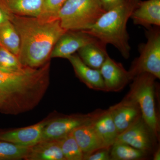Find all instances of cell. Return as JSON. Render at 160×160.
Masks as SVG:
<instances>
[{"instance_id": "obj_1", "label": "cell", "mask_w": 160, "mask_h": 160, "mask_svg": "<svg viewBox=\"0 0 160 160\" xmlns=\"http://www.w3.org/2000/svg\"><path fill=\"white\" fill-rule=\"evenodd\" d=\"M49 64L22 71L0 70V112L18 115L36 107L49 86Z\"/></svg>"}, {"instance_id": "obj_2", "label": "cell", "mask_w": 160, "mask_h": 160, "mask_svg": "<svg viewBox=\"0 0 160 160\" xmlns=\"http://www.w3.org/2000/svg\"><path fill=\"white\" fill-rule=\"evenodd\" d=\"M10 20L21 40L18 58L23 66L29 68H39L46 64L56 43L66 31L58 19L44 21L10 13Z\"/></svg>"}, {"instance_id": "obj_3", "label": "cell", "mask_w": 160, "mask_h": 160, "mask_svg": "<svg viewBox=\"0 0 160 160\" xmlns=\"http://www.w3.org/2000/svg\"><path fill=\"white\" fill-rule=\"evenodd\" d=\"M140 0H124L115 8L103 13L91 28L84 31L105 45L111 44L126 59L130 57L131 47L127 24Z\"/></svg>"}, {"instance_id": "obj_4", "label": "cell", "mask_w": 160, "mask_h": 160, "mask_svg": "<svg viewBox=\"0 0 160 160\" xmlns=\"http://www.w3.org/2000/svg\"><path fill=\"white\" fill-rule=\"evenodd\" d=\"M105 12L99 0H67L58 19L66 31H86Z\"/></svg>"}, {"instance_id": "obj_5", "label": "cell", "mask_w": 160, "mask_h": 160, "mask_svg": "<svg viewBox=\"0 0 160 160\" xmlns=\"http://www.w3.org/2000/svg\"><path fill=\"white\" fill-rule=\"evenodd\" d=\"M154 76L147 72L135 77L128 96L137 102L139 106L142 118L151 129L155 136L159 131V123L155 101Z\"/></svg>"}, {"instance_id": "obj_6", "label": "cell", "mask_w": 160, "mask_h": 160, "mask_svg": "<svg viewBox=\"0 0 160 160\" xmlns=\"http://www.w3.org/2000/svg\"><path fill=\"white\" fill-rule=\"evenodd\" d=\"M147 29V42L140 44L139 56L133 61L129 71L132 79L144 72L160 78V26H152Z\"/></svg>"}, {"instance_id": "obj_7", "label": "cell", "mask_w": 160, "mask_h": 160, "mask_svg": "<svg viewBox=\"0 0 160 160\" xmlns=\"http://www.w3.org/2000/svg\"><path fill=\"white\" fill-rule=\"evenodd\" d=\"M98 41H99L85 31H66L56 43L51 52L50 58L68 59L83 46Z\"/></svg>"}, {"instance_id": "obj_8", "label": "cell", "mask_w": 160, "mask_h": 160, "mask_svg": "<svg viewBox=\"0 0 160 160\" xmlns=\"http://www.w3.org/2000/svg\"><path fill=\"white\" fill-rule=\"evenodd\" d=\"M155 135L141 117L129 128L118 134L115 142L125 143L147 152L151 149Z\"/></svg>"}, {"instance_id": "obj_9", "label": "cell", "mask_w": 160, "mask_h": 160, "mask_svg": "<svg viewBox=\"0 0 160 160\" xmlns=\"http://www.w3.org/2000/svg\"><path fill=\"white\" fill-rule=\"evenodd\" d=\"M92 117V114L73 115L50 120L43 129L41 141L62 138L76 128L88 122Z\"/></svg>"}, {"instance_id": "obj_10", "label": "cell", "mask_w": 160, "mask_h": 160, "mask_svg": "<svg viewBox=\"0 0 160 160\" xmlns=\"http://www.w3.org/2000/svg\"><path fill=\"white\" fill-rule=\"evenodd\" d=\"M50 120H43L37 124L24 128L0 130V140L19 146L30 147L41 141L43 129Z\"/></svg>"}, {"instance_id": "obj_11", "label": "cell", "mask_w": 160, "mask_h": 160, "mask_svg": "<svg viewBox=\"0 0 160 160\" xmlns=\"http://www.w3.org/2000/svg\"><path fill=\"white\" fill-rule=\"evenodd\" d=\"M109 110L118 134L126 130L142 117L138 104L128 96L121 102L110 107Z\"/></svg>"}, {"instance_id": "obj_12", "label": "cell", "mask_w": 160, "mask_h": 160, "mask_svg": "<svg viewBox=\"0 0 160 160\" xmlns=\"http://www.w3.org/2000/svg\"><path fill=\"white\" fill-rule=\"evenodd\" d=\"M100 70L106 91H119L132 80L129 71H126L121 63L116 62L109 56L106 58Z\"/></svg>"}, {"instance_id": "obj_13", "label": "cell", "mask_w": 160, "mask_h": 160, "mask_svg": "<svg viewBox=\"0 0 160 160\" xmlns=\"http://www.w3.org/2000/svg\"><path fill=\"white\" fill-rule=\"evenodd\" d=\"M90 122L105 149H109L116 141L118 132L109 109L92 114Z\"/></svg>"}, {"instance_id": "obj_14", "label": "cell", "mask_w": 160, "mask_h": 160, "mask_svg": "<svg viewBox=\"0 0 160 160\" xmlns=\"http://www.w3.org/2000/svg\"><path fill=\"white\" fill-rule=\"evenodd\" d=\"M135 25L146 29L153 26H160V0H140L131 17Z\"/></svg>"}, {"instance_id": "obj_15", "label": "cell", "mask_w": 160, "mask_h": 160, "mask_svg": "<svg viewBox=\"0 0 160 160\" xmlns=\"http://www.w3.org/2000/svg\"><path fill=\"white\" fill-rule=\"evenodd\" d=\"M77 76L90 89L106 91L105 83L100 69H92L81 59L78 54H72L68 58Z\"/></svg>"}, {"instance_id": "obj_16", "label": "cell", "mask_w": 160, "mask_h": 160, "mask_svg": "<svg viewBox=\"0 0 160 160\" xmlns=\"http://www.w3.org/2000/svg\"><path fill=\"white\" fill-rule=\"evenodd\" d=\"M90 121L76 128L72 132L84 156L99 149H105Z\"/></svg>"}, {"instance_id": "obj_17", "label": "cell", "mask_w": 160, "mask_h": 160, "mask_svg": "<svg viewBox=\"0 0 160 160\" xmlns=\"http://www.w3.org/2000/svg\"><path fill=\"white\" fill-rule=\"evenodd\" d=\"M26 160H66L59 140H43L29 147Z\"/></svg>"}, {"instance_id": "obj_18", "label": "cell", "mask_w": 160, "mask_h": 160, "mask_svg": "<svg viewBox=\"0 0 160 160\" xmlns=\"http://www.w3.org/2000/svg\"><path fill=\"white\" fill-rule=\"evenodd\" d=\"M106 45L98 41L87 44L78 50L82 61L92 69H100L108 56Z\"/></svg>"}, {"instance_id": "obj_19", "label": "cell", "mask_w": 160, "mask_h": 160, "mask_svg": "<svg viewBox=\"0 0 160 160\" xmlns=\"http://www.w3.org/2000/svg\"><path fill=\"white\" fill-rule=\"evenodd\" d=\"M9 12L21 16L38 18L44 0H2Z\"/></svg>"}, {"instance_id": "obj_20", "label": "cell", "mask_w": 160, "mask_h": 160, "mask_svg": "<svg viewBox=\"0 0 160 160\" xmlns=\"http://www.w3.org/2000/svg\"><path fill=\"white\" fill-rule=\"evenodd\" d=\"M0 45L18 57L21 40L17 30L10 20L0 27Z\"/></svg>"}, {"instance_id": "obj_21", "label": "cell", "mask_w": 160, "mask_h": 160, "mask_svg": "<svg viewBox=\"0 0 160 160\" xmlns=\"http://www.w3.org/2000/svg\"><path fill=\"white\" fill-rule=\"evenodd\" d=\"M110 160H135L141 159L146 152L125 143L115 142L112 146Z\"/></svg>"}, {"instance_id": "obj_22", "label": "cell", "mask_w": 160, "mask_h": 160, "mask_svg": "<svg viewBox=\"0 0 160 160\" xmlns=\"http://www.w3.org/2000/svg\"><path fill=\"white\" fill-rule=\"evenodd\" d=\"M59 140L66 160H83L84 154L72 132Z\"/></svg>"}, {"instance_id": "obj_23", "label": "cell", "mask_w": 160, "mask_h": 160, "mask_svg": "<svg viewBox=\"0 0 160 160\" xmlns=\"http://www.w3.org/2000/svg\"><path fill=\"white\" fill-rule=\"evenodd\" d=\"M27 68L22 65L17 56L0 45V70L8 72H19Z\"/></svg>"}, {"instance_id": "obj_24", "label": "cell", "mask_w": 160, "mask_h": 160, "mask_svg": "<svg viewBox=\"0 0 160 160\" xmlns=\"http://www.w3.org/2000/svg\"><path fill=\"white\" fill-rule=\"evenodd\" d=\"M29 148L0 140V160L24 159Z\"/></svg>"}, {"instance_id": "obj_25", "label": "cell", "mask_w": 160, "mask_h": 160, "mask_svg": "<svg viewBox=\"0 0 160 160\" xmlns=\"http://www.w3.org/2000/svg\"><path fill=\"white\" fill-rule=\"evenodd\" d=\"M67 0H44L42 12L38 18L44 21L58 19L59 11Z\"/></svg>"}, {"instance_id": "obj_26", "label": "cell", "mask_w": 160, "mask_h": 160, "mask_svg": "<svg viewBox=\"0 0 160 160\" xmlns=\"http://www.w3.org/2000/svg\"><path fill=\"white\" fill-rule=\"evenodd\" d=\"M83 160H110L109 149H102L94 151L92 153L85 155Z\"/></svg>"}, {"instance_id": "obj_27", "label": "cell", "mask_w": 160, "mask_h": 160, "mask_svg": "<svg viewBox=\"0 0 160 160\" xmlns=\"http://www.w3.org/2000/svg\"><path fill=\"white\" fill-rule=\"evenodd\" d=\"M102 8L108 11L120 5L124 0H99Z\"/></svg>"}, {"instance_id": "obj_28", "label": "cell", "mask_w": 160, "mask_h": 160, "mask_svg": "<svg viewBox=\"0 0 160 160\" xmlns=\"http://www.w3.org/2000/svg\"><path fill=\"white\" fill-rule=\"evenodd\" d=\"M10 12L8 11L2 0H0V27L10 20Z\"/></svg>"}, {"instance_id": "obj_29", "label": "cell", "mask_w": 160, "mask_h": 160, "mask_svg": "<svg viewBox=\"0 0 160 160\" xmlns=\"http://www.w3.org/2000/svg\"><path fill=\"white\" fill-rule=\"evenodd\" d=\"M153 160H160V149H158L155 152L153 155Z\"/></svg>"}]
</instances>
